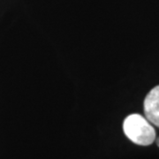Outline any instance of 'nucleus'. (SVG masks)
Instances as JSON below:
<instances>
[{"label":"nucleus","mask_w":159,"mask_h":159,"mask_svg":"<svg viewBox=\"0 0 159 159\" xmlns=\"http://www.w3.org/2000/svg\"><path fill=\"white\" fill-rule=\"evenodd\" d=\"M143 109L145 117L149 122L159 127V85L148 92L144 99Z\"/></svg>","instance_id":"obj_2"},{"label":"nucleus","mask_w":159,"mask_h":159,"mask_svg":"<svg viewBox=\"0 0 159 159\" xmlns=\"http://www.w3.org/2000/svg\"><path fill=\"white\" fill-rule=\"evenodd\" d=\"M123 131L131 142L140 146L151 145L156 141V131L146 117L131 114L123 122Z\"/></svg>","instance_id":"obj_1"}]
</instances>
